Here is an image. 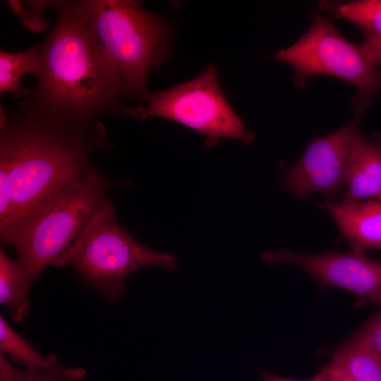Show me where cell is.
<instances>
[{
    "instance_id": "1",
    "label": "cell",
    "mask_w": 381,
    "mask_h": 381,
    "mask_svg": "<svg viewBox=\"0 0 381 381\" xmlns=\"http://www.w3.org/2000/svg\"><path fill=\"white\" fill-rule=\"evenodd\" d=\"M1 129L0 235L11 243L21 228L90 167L82 143L51 126Z\"/></svg>"
},
{
    "instance_id": "11",
    "label": "cell",
    "mask_w": 381,
    "mask_h": 381,
    "mask_svg": "<svg viewBox=\"0 0 381 381\" xmlns=\"http://www.w3.org/2000/svg\"><path fill=\"white\" fill-rule=\"evenodd\" d=\"M341 201L381 198V136L370 140L358 130L354 137Z\"/></svg>"
},
{
    "instance_id": "21",
    "label": "cell",
    "mask_w": 381,
    "mask_h": 381,
    "mask_svg": "<svg viewBox=\"0 0 381 381\" xmlns=\"http://www.w3.org/2000/svg\"><path fill=\"white\" fill-rule=\"evenodd\" d=\"M259 374L263 381H315L313 378H312L310 380H294V379L282 377H279V376L272 375L271 373H269L265 370H260Z\"/></svg>"
},
{
    "instance_id": "4",
    "label": "cell",
    "mask_w": 381,
    "mask_h": 381,
    "mask_svg": "<svg viewBox=\"0 0 381 381\" xmlns=\"http://www.w3.org/2000/svg\"><path fill=\"white\" fill-rule=\"evenodd\" d=\"M52 265L73 268L86 286L113 302L123 295L126 279L133 272L145 266L174 269L177 260L133 238L118 222L107 198Z\"/></svg>"
},
{
    "instance_id": "10",
    "label": "cell",
    "mask_w": 381,
    "mask_h": 381,
    "mask_svg": "<svg viewBox=\"0 0 381 381\" xmlns=\"http://www.w3.org/2000/svg\"><path fill=\"white\" fill-rule=\"evenodd\" d=\"M320 207L334 221L353 251L381 250V198L356 202L326 200Z\"/></svg>"
},
{
    "instance_id": "16",
    "label": "cell",
    "mask_w": 381,
    "mask_h": 381,
    "mask_svg": "<svg viewBox=\"0 0 381 381\" xmlns=\"http://www.w3.org/2000/svg\"><path fill=\"white\" fill-rule=\"evenodd\" d=\"M322 8L339 18L358 26L365 37L381 40V0H361L346 3H322Z\"/></svg>"
},
{
    "instance_id": "3",
    "label": "cell",
    "mask_w": 381,
    "mask_h": 381,
    "mask_svg": "<svg viewBox=\"0 0 381 381\" xmlns=\"http://www.w3.org/2000/svg\"><path fill=\"white\" fill-rule=\"evenodd\" d=\"M78 8L120 90L145 94L150 68L167 52L165 25L135 1H87L78 3Z\"/></svg>"
},
{
    "instance_id": "6",
    "label": "cell",
    "mask_w": 381,
    "mask_h": 381,
    "mask_svg": "<svg viewBox=\"0 0 381 381\" xmlns=\"http://www.w3.org/2000/svg\"><path fill=\"white\" fill-rule=\"evenodd\" d=\"M274 59L294 69V83L298 88L315 75L351 83L356 89L353 104L358 114L381 91V68L366 49L349 41L331 21L317 13L309 30L291 46L279 50Z\"/></svg>"
},
{
    "instance_id": "15",
    "label": "cell",
    "mask_w": 381,
    "mask_h": 381,
    "mask_svg": "<svg viewBox=\"0 0 381 381\" xmlns=\"http://www.w3.org/2000/svg\"><path fill=\"white\" fill-rule=\"evenodd\" d=\"M40 71L38 48H30L25 52L0 54V92H10L18 97L27 94L20 85V78L25 73L37 76Z\"/></svg>"
},
{
    "instance_id": "9",
    "label": "cell",
    "mask_w": 381,
    "mask_h": 381,
    "mask_svg": "<svg viewBox=\"0 0 381 381\" xmlns=\"http://www.w3.org/2000/svg\"><path fill=\"white\" fill-rule=\"evenodd\" d=\"M268 263L293 265L313 277L320 284L345 289L381 306V260L363 253L327 252L310 255L279 249L261 256Z\"/></svg>"
},
{
    "instance_id": "19",
    "label": "cell",
    "mask_w": 381,
    "mask_h": 381,
    "mask_svg": "<svg viewBox=\"0 0 381 381\" xmlns=\"http://www.w3.org/2000/svg\"><path fill=\"white\" fill-rule=\"evenodd\" d=\"M313 378L315 381H354L330 362Z\"/></svg>"
},
{
    "instance_id": "17",
    "label": "cell",
    "mask_w": 381,
    "mask_h": 381,
    "mask_svg": "<svg viewBox=\"0 0 381 381\" xmlns=\"http://www.w3.org/2000/svg\"><path fill=\"white\" fill-rule=\"evenodd\" d=\"M86 374L83 368L64 366L49 373H35L14 367L0 353V381H81Z\"/></svg>"
},
{
    "instance_id": "14",
    "label": "cell",
    "mask_w": 381,
    "mask_h": 381,
    "mask_svg": "<svg viewBox=\"0 0 381 381\" xmlns=\"http://www.w3.org/2000/svg\"><path fill=\"white\" fill-rule=\"evenodd\" d=\"M0 353L31 372L49 373L64 367L58 363L54 354L46 356L40 354L2 316L0 317Z\"/></svg>"
},
{
    "instance_id": "13",
    "label": "cell",
    "mask_w": 381,
    "mask_h": 381,
    "mask_svg": "<svg viewBox=\"0 0 381 381\" xmlns=\"http://www.w3.org/2000/svg\"><path fill=\"white\" fill-rule=\"evenodd\" d=\"M32 282L18 260L0 250V303L9 308L10 317L20 322L30 311L28 289Z\"/></svg>"
},
{
    "instance_id": "7",
    "label": "cell",
    "mask_w": 381,
    "mask_h": 381,
    "mask_svg": "<svg viewBox=\"0 0 381 381\" xmlns=\"http://www.w3.org/2000/svg\"><path fill=\"white\" fill-rule=\"evenodd\" d=\"M125 114L140 119L158 116L173 120L201 133L210 145L222 138L246 144L254 140L227 102L214 65L189 81L150 95L147 106L127 107Z\"/></svg>"
},
{
    "instance_id": "8",
    "label": "cell",
    "mask_w": 381,
    "mask_h": 381,
    "mask_svg": "<svg viewBox=\"0 0 381 381\" xmlns=\"http://www.w3.org/2000/svg\"><path fill=\"white\" fill-rule=\"evenodd\" d=\"M358 130L353 120L313 140L300 160L284 174L282 186L299 198L339 190L346 184L351 150Z\"/></svg>"
},
{
    "instance_id": "12",
    "label": "cell",
    "mask_w": 381,
    "mask_h": 381,
    "mask_svg": "<svg viewBox=\"0 0 381 381\" xmlns=\"http://www.w3.org/2000/svg\"><path fill=\"white\" fill-rule=\"evenodd\" d=\"M330 363L354 381H381V355L358 332L338 348Z\"/></svg>"
},
{
    "instance_id": "18",
    "label": "cell",
    "mask_w": 381,
    "mask_h": 381,
    "mask_svg": "<svg viewBox=\"0 0 381 381\" xmlns=\"http://www.w3.org/2000/svg\"><path fill=\"white\" fill-rule=\"evenodd\" d=\"M358 333L381 355V312L371 317Z\"/></svg>"
},
{
    "instance_id": "2",
    "label": "cell",
    "mask_w": 381,
    "mask_h": 381,
    "mask_svg": "<svg viewBox=\"0 0 381 381\" xmlns=\"http://www.w3.org/2000/svg\"><path fill=\"white\" fill-rule=\"evenodd\" d=\"M38 49V95L57 120L88 115L121 91L99 57L78 6L60 15Z\"/></svg>"
},
{
    "instance_id": "20",
    "label": "cell",
    "mask_w": 381,
    "mask_h": 381,
    "mask_svg": "<svg viewBox=\"0 0 381 381\" xmlns=\"http://www.w3.org/2000/svg\"><path fill=\"white\" fill-rule=\"evenodd\" d=\"M362 46L369 53L375 64L381 68V40L373 37H365Z\"/></svg>"
},
{
    "instance_id": "5",
    "label": "cell",
    "mask_w": 381,
    "mask_h": 381,
    "mask_svg": "<svg viewBox=\"0 0 381 381\" xmlns=\"http://www.w3.org/2000/svg\"><path fill=\"white\" fill-rule=\"evenodd\" d=\"M107 186L106 179L90 167L16 233L11 243L31 282L79 235L107 199Z\"/></svg>"
}]
</instances>
